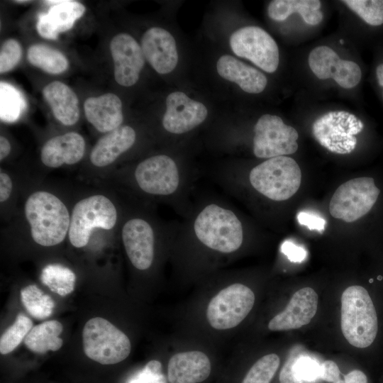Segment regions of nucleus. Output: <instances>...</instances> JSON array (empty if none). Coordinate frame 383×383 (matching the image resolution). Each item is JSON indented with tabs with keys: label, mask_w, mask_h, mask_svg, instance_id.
<instances>
[{
	"label": "nucleus",
	"mask_w": 383,
	"mask_h": 383,
	"mask_svg": "<svg viewBox=\"0 0 383 383\" xmlns=\"http://www.w3.org/2000/svg\"><path fill=\"white\" fill-rule=\"evenodd\" d=\"M11 151V145L9 140L3 135L0 137V160L6 158Z\"/></svg>",
	"instance_id": "obj_44"
},
{
	"label": "nucleus",
	"mask_w": 383,
	"mask_h": 383,
	"mask_svg": "<svg viewBox=\"0 0 383 383\" xmlns=\"http://www.w3.org/2000/svg\"><path fill=\"white\" fill-rule=\"evenodd\" d=\"M40 280L52 292L66 296L73 292L76 276L66 267L59 264H50L43 269Z\"/></svg>",
	"instance_id": "obj_28"
},
{
	"label": "nucleus",
	"mask_w": 383,
	"mask_h": 383,
	"mask_svg": "<svg viewBox=\"0 0 383 383\" xmlns=\"http://www.w3.org/2000/svg\"><path fill=\"white\" fill-rule=\"evenodd\" d=\"M21 55L20 43L13 38L6 40L0 51V72L2 74L11 70L19 62Z\"/></svg>",
	"instance_id": "obj_35"
},
{
	"label": "nucleus",
	"mask_w": 383,
	"mask_h": 383,
	"mask_svg": "<svg viewBox=\"0 0 383 383\" xmlns=\"http://www.w3.org/2000/svg\"><path fill=\"white\" fill-rule=\"evenodd\" d=\"M380 190L372 177H359L340 185L330 203L331 215L351 223L367 213L375 204Z\"/></svg>",
	"instance_id": "obj_8"
},
{
	"label": "nucleus",
	"mask_w": 383,
	"mask_h": 383,
	"mask_svg": "<svg viewBox=\"0 0 383 383\" xmlns=\"http://www.w3.org/2000/svg\"><path fill=\"white\" fill-rule=\"evenodd\" d=\"M299 223L306 226L309 230H316L319 232L324 231L326 220L320 216L309 212H300L297 215Z\"/></svg>",
	"instance_id": "obj_38"
},
{
	"label": "nucleus",
	"mask_w": 383,
	"mask_h": 383,
	"mask_svg": "<svg viewBox=\"0 0 383 383\" xmlns=\"http://www.w3.org/2000/svg\"><path fill=\"white\" fill-rule=\"evenodd\" d=\"M376 75L379 84L381 87H383V64H381L377 67Z\"/></svg>",
	"instance_id": "obj_45"
},
{
	"label": "nucleus",
	"mask_w": 383,
	"mask_h": 383,
	"mask_svg": "<svg viewBox=\"0 0 383 383\" xmlns=\"http://www.w3.org/2000/svg\"><path fill=\"white\" fill-rule=\"evenodd\" d=\"M114 63V77L123 87L135 84L145 64V57L138 43L129 34L119 33L110 43Z\"/></svg>",
	"instance_id": "obj_14"
},
{
	"label": "nucleus",
	"mask_w": 383,
	"mask_h": 383,
	"mask_svg": "<svg viewBox=\"0 0 383 383\" xmlns=\"http://www.w3.org/2000/svg\"><path fill=\"white\" fill-rule=\"evenodd\" d=\"M363 127V123L348 111H329L314 121L312 133L321 146L330 152L343 155L355 148V135L360 133Z\"/></svg>",
	"instance_id": "obj_7"
},
{
	"label": "nucleus",
	"mask_w": 383,
	"mask_h": 383,
	"mask_svg": "<svg viewBox=\"0 0 383 383\" xmlns=\"http://www.w3.org/2000/svg\"><path fill=\"white\" fill-rule=\"evenodd\" d=\"M216 69L221 77L237 84L247 93L259 94L267 84L263 73L229 55L219 57Z\"/></svg>",
	"instance_id": "obj_23"
},
{
	"label": "nucleus",
	"mask_w": 383,
	"mask_h": 383,
	"mask_svg": "<svg viewBox=\"0 0 383 383\" xmlns=\"http://www.w3.org/2000/svg\"><path fill=\"white\" fill-rule=\"evenodd\" d=\"M140 188L155 195H170L179 186V177L175 162L165 155H155L140 162L135 170Z\"/></svg>",
	"instance_id": "obj_12"
},
{
	"label": "nucleus",
	"mask_w": 383,
	"mask_h": 383,
	"mask_svg": "<svg viewBox=\"0 0 383 383\" xmlns=\"http://www.w3.org/2000/svg\"><path fill=\"white\" fill-rule=\"evenodd\" d=\"M211 365L208 356L198 350L178 353L169 360L170 383H200L210 375Z\"/></svg>",
	"instance_id": "obj_20"
},
{
	"label": "nucleus",
	"mask_w": 383,
	"mask_h": 383,
	"mask_svg": "<svg viewBox=\"0 0 383 383\" xmlns=\"http://www.w3.org/2000/svg\"><path fill=\"white\" fill-rule=\"evenodd\" d=\"M194 230L204 245L221 252H233L243 243L240 220L233 211L216 204L208 205L199 213Z\"/></svg>",
	"instance_id": "obj_3"
},
{
	"label": "nucleus",
	"mask_w": 383,
	"mask_h": 383,
	"mask_svg": "<svg viewBox=\"0 0 383 383\" xmlns=\"http://www.w3.org/2000/svg\"><path fill=\"white\" fill-rule=\"evenodd\" d=\"M230 46L237 56L249 60L266 72H274L278 67L277 44L258 26H245L235 30L230 37Z\"/></svg>",
	"instance_id": "obj_10"
},
{
	"label": "nucleus",
	"mask_w": 383,
	"mask_h": 383,
	"mask_svg": "<svg viewBox=\"0 0 383 383\" xmlns=\"http://www.w3.org/2000/svg\"><path fill=\"white\" fill-rule=\"evenodd\" d=\"M318 306V295L311 287L296 291L287 307L273 317L268 324L272 331L297 329L310 323Z\"/></svg>",
	"instance_id": "obj_18"
},
{
	"label": "nucleus",
	"mask_w": 383,
	"mask_h": 383,
	"mask_svg": "<svg viewBox=\"0 0 383 383\" xmlns=\"http://www.w3.org/2000/svg\"><path fill=\"white\" fill-rule=\"evenodd\" d=\"M340 370L333 361L326 360L321 364V379L334 382L340 379Z\"/></svg>",
	"instance_id": "obj_41"
},
{
	"label": "nucleus",
	"mask_w": 383,
	"mask_h": 383,
	"mask_svg": "<svg viewBox=\"0 0 383 383\" xmlns=\"http://www.w3.org/2000/svg\"><path fill=\"white\" fill-rule=\"evenodd\" d=\"M62 331L63 326L59 321H45L32 328L24 339V344L30 351L38 354H44L48 350L56 351L63 343L60 338Z\"/></svg>",
	"instance_id": "obj_26"
},
{
	"label": "nucleus",
	"mask_w": 383,
	"mask_h": 383,
	"mask_svg": "<svg viewBox=\"0 0 383 383\" xmlns=\"http://www.w3.org/2000/svg\"><path fill=\"white\" fill-rule=\"evenodd\" d=\"M82 343L85 355L102 365H113L124 360L131 350L128 337L101 317L92 318L85 323Z\"/></svg>",
	"instance_id": "obj_5"
},
{
	"label": "nucleus",
	"mask_w": 383,
	"mask_h": 383,
	"mask_svg": "<svg viewBox=\"0 0 383 383\" xmlns=\"http://www.w3.org/2000/svg\"><path fill=\"white\" fill-rule=\"evenodd\" d=\"M166 111L162 125L171 133L188 132L206 119L208 110L201 102L190 99L182 91L170 94L166 99Z\"/></svg>",
	"instance_id": "obj_15"
},
{
	"label": "nucleus",
	"mask_w": 383,
	"mask_h": 383,
	"mask_svg": "<svg viewBox=\"0 0 383 383\" xmlns=\"http://www.w3.org/2000/svg\"><path fill=\"white\" fill-rule=\"evenodd\" d=\"M309 66L319 79H333L343 88L357 86L362 77L359 65L353 61L342 60L335 51L326 45L313 49L308 59Z\"/></svg>",
	"instance_id": "obj_13"
},
{
	"label": "nucleus",
	"mask_w": 383,
	"mask_h": 383,
	"mask_svg": "<svg viewBox=\"0 0 383 383\" xmlns=\"http://www.w3.org/2000/svg\"><path fill=\"white\" fill-rule=\"evenodd\" d=\"M21 300L28 312L37 319L49 317L55 307L53 299L33 284L21 290Z\"/></svg>",
	"instance_id": "obj_29"
},
{
	"label": "nucleus",
	"mask_w": 383,
	"mask_h": 383,
	"mask_svg": "<svg viewBox=\"0 0 383 383\" xmlns=\"http://www.w3.org/2000/svg\"><path fill=\"white\" fill-rule=\"evenodd\" d=\"M26 103L21 91L10 84L0 83V116L5 122L18 120L25 111Z\"/></svg>",
	"instance_id": "obj_30"
},
{
	"label": "nucleus",
	"mask_w": 383,
	"mask_h": 383,
	"mask_svg": "<svg viewBox=\"0 0 383 383\" xmlns=\"http://www.w3.org/2000/svg\"><path fill=\"white\" fill-rule=\"evenodd\" d=\"M343 40H340V43H341V44H343Z\"/></svg>",
	"instance_id": "obj_48"
},
{
	"label": "nucleus",
	"mask_w": 383,
	"mask_h": 383,
	"mask_svg": "<svg viewBox=\"0 0 383 383\" xmlns=\"http://www.w3.org/2000/svg\"><path fill=\"white\" fill-rule=\"evenodd\" d=\"M333 383H344V380L341 379L340 378L336 380L335 382Z\"/></svg>",
	"instance_id": "obj_47"
},
{
	"label": "nucleus",
	"mask_w": 383,
	"mask_h": 383,
	"mask_svg": "<svg viewBox=\"0 0 383 383\" xmlns=\"http://www.w3.org/2000/svg\"><path fill=\"white\" fill-rule=\"evenodd\" d=\"M122 240L132 265L140 270L148 269L154 258V232L142 218H132L123 226Z\"/></svg>",
	"instance_id": "obj_16"
},
{
	"label": "nucleus",
	"mask_w": 383,
	"mask_h": 383,
	"mask_svg": "<svg viewBox=\"0 0 383 383\" xmlns=\"http://www.w3.org/2000/svg\"><path fill=\"white\" fill-rule=\"evenodd\" d=\"M13 184L11 177L5 172L0 173V201H6L11 195Z\"/></svg>",
	"instance_id": "obj_42"
},
{
	"label": "nucleus",
	"mask_w": 383,
	"mask_h": 383,
	"mask_svg": "<svg viewBox=\"0 0 383 383\" xmlns=\"http://www.w3.org/2000/svg\"><path fill=\"white\" fill-rule=\"evenodd\" d=\"M279 357L276 354L264 355L251 367L242 383H270L279 367Z\"/></svg>",
	"instance_id": "obj_32"
},
{
	"label": "nucleus",
	"mask_w": 383,
	"mask_h": 383,
	"mask_svg": "<svg viewBox=\"0 0 383 383\" xmlns=\"http://www.w3.org/2000/svg\"><path fill=\"white\" fill-rule=\"evenodd\" d=\"M293 8L294 0H274L267 6V14L275 21H283L294 13Z\"/></svg>",
	"instance_id": "obj_37"
},
{
	"label": "nucleus",
	"mask_w": 383,
	"mask_h": 383,
	"mask_svg": "<svg viewBox=\"0 0 383 383\" xmlns=\"http://www.w3.org/2000/svg\"><path fill=\"white\" fill-rule=\"evenodd\" d=\"M84 6L75 1H62L52 6L46 13L38 15L36 29L46 39L56 40L60 33L71 29L85 12Z\"/></svg>",
	"instance_id": "obj_19"
},
{
	"label": "nucleus",
	"mask_w": 383,
	"mask_h": 383,
	"mask_svg": "<svg viewBox=\"0 0 383 383\" xmlns=\"http://www.w3.org/2000/svg\"><path fill=\"white\" fill-rule=\"evenodd\" d=\"M135 138L134 129L128 126H120L107 133L92 148L90 154L91 163L99 167L111 164L133 145Z\"/></svg>",
	"instance_id": "obj_24"
},
{
	"label": "nucleus",
	"mask_w": 383,
	"mask_h": 383,
	"mask_svg": "<svg viewBox=\"0 0 383 383\" xmlns=\"http://www.w3.org/2000/svg\"><path fill=\"white\" fill-rule=\"evenodd\" d=\"M344 383H367V378L362 371L354 370L345 375Z\"/></svg>",
	"instance_id": "obj_43"
},
{
	"label": "nucleus",
	"mask_w": 383,
	"mask_h": 383,
	"mask_svg": "<svg viewBox=\"0 0 383 383\" xmlns=\"http://www.w3.org/2000/svg\"><path fill=\"white\" fill-rule=\"evenodd\" d=\"M138 377L140 383H168L158 360L149 361Z\"/></svg>",
	"instance_id": "obj_36"
},
{
	"label": "nucleus",
	"mask_w": 383,
	"mask_h": 383,
	"mask_svg": "<svg viewBox=\"0 0 383 383\" xmlns=\"http://www.w3.org/2000/svg\"><path fill=\"white\" fill-rule=\"evenodd\" d=\"M255 294L247 286L235 283L221 290L210 301L206 316L211 326L227 330L240 324L250 313Z\"/></svg>",
	"instance_id": "obj_9"
},
{
	"label": "nucleus",
	"mask_w": 383,
	"mask_h": 383,
	"mask_svg": "<svg viewBox=\"0 0 383 383\" xmlns=\"http://www.w3.org/2000/svg\"><path fill=\"white\" fill-rule=\"evenodd\" d=\"M340 326L351 345L364 348L374 340L378 330L377 316L372 299L364 287L350 286L343 292Z\"/></svg>",
	"instance_id": "obj_2"
},
{
	"label": "nucleus",
	"mask_w": 383,
	"mask_h": 383,
	"mask_svg": "<svg viewBox=\"0 0 383 383\" xmlns=\"http://www.w3.org/2000/svg\"><path fill=\"white\" fill-rule=\"evenodd\" d=\"M249 180L258 192L272 200L281 201L291 198L298 191L301 172L293 158L279 156L253 167Z\"/></svg>",
	"instance_id": "obj_4"
},
{
	"label": "nucleus",
	"mask_w": 383,
	"mask_h": 383,
	"mask_svg": "<svg viewBox=\"0 0 383 383\" xmlns=\"http://www.w3.org/2000/svg\"><path fill=\"white\" fill-rule=\"evenodd\" d=\"M298 356L296 353H292L285 362L279 373L280 383H303L296 378L293 371V366Z\"/></svg>",
	"instance_id": "obj_40"
},
{
	"label": "nucleus",
	"mask_w": 383,
	"mask_h": 383,
	"mask_svg": "<svg viewBox=\"0 0 383 383\" xmlns=\"http://www.w3.org/2000/svg\"><path fill=\"white\" fill-rule=\"evenodd\" d=\"M293 371L299 381L313 383L321 379V365L309 356L300 355L294 364Z\"/></svg>",
	"instance_id": "obj_34"
},
{
	"label": "nucleus",
	"mask_w": 383,
	"mask_h": 383,
	"mask_svg": "<svg viewBox=\"0 0 383 383\" xmlns=\"http://www.w3.org/2000/svg\"><path fill=\"white\" fill-rule=\"evenodd\" d=\"M43 95L54 116L61 123L72 126L78 121L80 116L78 98L67 84L52 82L43 88Z\"/></svg>",
	"instance_id": "obj_25"
},
{
	"label": "nucleus",
	"mask_w": 383,
	"mask_h": 383,
	"mask_svg": "<svg viewBox=\"0 0 383 383\" xmlns=\"http://www.w3.org/2000/svg\"><path fill=\"white\" fill-rule=\"evenodd\" d=\"M145 59L159 74L171 72L178 62L175 40L167 30L152 27L147 30L141 40Z\"/></svg>",
	"instance_id": "obj_17"
},
{
	"label": "nucleus",
	"mask_w": 383,
	"mask_h": 383,
	"mask_svg": "<svg viewBox=\"0 0 383 383\" xmlns=\"http://www.w3.org/2000/svg\"><path fill=\"white\" fill-rule=\"evenodd\" d=\"M254 133L253 153L257 157L285 156L298 149V132L278 116L262 115L255 125Z\"/></svg>",
	"instance_id": "obj_11"
},
{
	"label": "nucleus",
	"mask_w": 383,
	"mask_h": 383,
	"mask_svg": "<svg viewBox=\"0 0 383 383\" xmlns=\"http://www.w3.org/2000/svg\"><path fill=\"white\" fill-rule=\"evenodd\" d=\"M24 211L36 243L50 247L64 240L69 232L70 216L59 198L48 192H35L27 199Z\"/></svg>",
	"instance_id": "obj_1"
},
{
	"label": "nucleus",
	"mask_w": 383,
	"mask_h": 383,
	"mask_svg": "<svg viewBox=\"0 0 383 383\" xmlns=\"http://www.w3.org/2000/svg\"><path fill=\"white\" fill-rule=\"evenodd\" d=\"M84 110L88 121L101 133L116 129L123 121L121 101L113 93L87 99Z\"/></svg>",
	"instance_id": "obj_22"
},
{
	"label": "nucleus",
	"mask_w": 383,
	"mask_h": 383,
	"mask_svg": "<svg viewBox=\"0 0 383 383\" xmlns=\"http://www.w3.org/2000/svg\"><path fill=\"white\" fill-rule=\"evenodd\" d=\"M85 151V141L76 132H69L48 140L40 151L42 162L48 167L56 168L64 164L79 162Z\"/></svg>",
	"instance_id": "obj_21"
},
{
	"label": "nucleus",
	"mask_w": 383,
	"mask_h": 383,
	"mask_svg": "<svg viewBox=\"0 0 383 383\" xmlns=\"http://www.w3.org/2000/svg\"><path fill=\"white\" fill-rule=\"evenodd\" d=\"M28 62L50 74H60L69 66L66 57L59 50L43 44H34L27 51Z\"/></svg>",
	"instance_id": "obj_27"
},
{
	"label": "nucleus",
	"mask_w": 383,
	"mask_h": 383,
	"mask_svg": "<svg viewBox=\"0 0 383 383\" xmlns=\"http://www.w3.org/2000/svg\"><path fill=\"white\" fill-rule=\"evenodd\" d=\"M14 2L18 3V4H25V3L30 2V1H25V0H23V1L21 0L20 1L19 0V1H14Z\"/></svg>",
	"instance_id": "obj_46"
},
{
	"label": "nucleus",
	"mask_w": 383,
	"mask_h": 383,
	"mask_svg": "<svg viewBox=\"0 0 383 383\" xmlns=\"http://www.w3.org/2000/svg\"><path fill=\"white\" fill-rule=\"evenodd\" d=\"M282 250L287 256L288 259L293 262H301L307 256V252L303 247L289 240L282 244Z\"/></svg>",
	"instance_id": "obj_39"
},
{
	"label": "nucleus",
	"mask_w": 383,
	"mask_h": 383,
	"mask_svg": "<svg viewBox=\"0 0 383 383\" xmlns=\"http://www.w3.org/2000/svg\"><path fill=\"white\" fill-rule=\"evenodd\" d=\"M117 221V211L111 201L101 194L78 201L74 206L68 232L71 244L75 248L85 246L96 228L110 230Z\"/></svg>",
	"instance_id": "obj_6"
},
{
	"label": "nucleus",
	"mask_w": 383,
	"mask_h": 383,
	"mask_svg": "<svg viewBox=\"0 0 383 383\" xmlns=\"http://www.w3.org/2000/svg\"><path fill=\"white\" fill-rule=\"evenodd\" d=\"M351 11L370 26L383 24V0H343Z\"/></svg>",
	"instance_id": "obj_33"
},
{
	"label": "nucleus",
	"mask_w": 383,
	"mask_h": 383,
	"mask_svg": "<svg viewBox=\"0 0 383 383\" xmlns=\"http://www.w3.org/2000/svg\"><path fill=\"white\" fill-rule=\"evenodd\" d=\"M31 319L23 313H18L14 323L1 335L0 353L6 355L12 352L26 337L33 327Z\"/></svg>",
	"instance_id": "obj_31"
}]
</instances>
